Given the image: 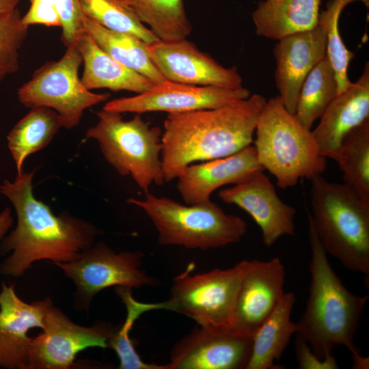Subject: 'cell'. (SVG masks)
Wrapping results in <instances>:
<instances>
[{
  "label": "cell",
  "mask_w": 369,
  "mask_h": 369,
  "mask_svg": "<svg viewBox=\"0 0 369 369\" xmlns=\"http://www.w3.org/2000/svg\"><path fill=\"white\" fill-rule=\"evenodd\" d=\"M34 172H23L14 182L4 180L0 192L13 204L15 229L0 245V254L12 253L0 264L2 274L20 277L40 260L68 262L94 244L101 231L90 222L67 213L55 215L33 193Z\"/></svg>",
  "instance_id": "obj_1"
},
{
  "label": "cell",
  "mask_w": 369,
  "mask_h": 369,
  "mask_svg": "<svg viewBox=\"0 0 369 369\" xmlns=\"http://www.w3.org/2000/svg\"><path fill=\"white\" fill-rule=\"evenodd\" d=\"M266 99L254 94L224 106L168 113L161 135L165 182L187 165L232 155L251 145Z\"/></svg>",
  "instance_id": "obj_2"
},
{
  "label": "cell",
  "mask_w": 369,
  "mask_h": 369,
  "mask_svg": "<svg viewBox=\"0 0 369 369\" xmlns=\"http://www.w3.org/2000/svg\"><path fill=\"white\" fill-rule=\"evenodd\" d=\"M311 248L309 297L304 312L297 322V333L320 359L342 345L351 358L360 355L354 343L361 316L369 295L351 292L332 269L310 218L308 216Z\"/></svg>",
  "instance_id": "obj_3"
},
{
  "label": "cell",
  "mask_w": 369,
  "mask_h": 369,
  "mask_svg": "<svg viewBox=\"0 0 369 369\" xmlns=\"http://www.w3.org/2000/svg\"><path fill=\"white\" fill-rule=\"evenodd\" d=\"M310 181L312 213L307 212L327 254L369 284V203L346 184L316 174Z\"/></svg>",
  "instance_id": "obj_4"
},
{
  "label": "cell",
  "mask_w": 369,
  "mask_h": 369,
  "mask_svg": "<svg viewBox=\"0 0 369 369\" xmlns=\"http://www.w3.org/2000/svg\"><path fill=\"white\" fill-rule=\"evenodd\" d=\"M254 133L258 161L275 178L279 187L295 186L299 179L309 180L325 172L326 158L312 130L286 109L278 96L266 100Z\"/></svg>",
  "instance_id": "obj_5"
},
{
  "label": "cell",
  "mask_w": 369,
  "mask_h": 369,
  "mask_svg": "<svg viewBox=\"0 0 369 369\" xmlns=\"http://www.w3.org/2000/svg\"><path fill=\"white\" fill-rule=\"evenodd\" d=\"M127 202L148 216L158 232V241L163 246L201 250L219 248L239 242L247 230L241 217L226 213L211 200L182 204L148 191L143 200L131 197Z\"/></svg>",
  "instance_id": "obj_6"
},
{
  "label": "cell",
  "mask_w": 369,
  "mask_h": 369,
  "mask_svg": "<svg viewBox=\"0 0 369 369\" xmlns=\"http://www.w3.org/2000/svg\"><path fill=\"white\" fill-rule=\"evenodd\" d=\"M96 114L98 122L85 137L98 143L105 160L120 175L131 176L145 193L152 184L163 185L161 128L150 126L138 113L129 120L103 109Z\"/></svg>",
  "instance_id": "obj_7"
},
{
  "label": "cell",
  "mask_w": 369,
  "mask_h": 369,
  "mask_svg": "<svg viewBox=\"0 0 369 369\" xmlns=\"http://www.w3.org/2000/svg\"><path fill=\"white\" fill-rule=\"evenodd\" d=\"M249 260L234 266L192 275L193 263L176 275L167 300L169 310L183 314L198 325L233 328L234 313L238 290Z\"/></svg>",
  "instance_id": "obj_8"
},
{
  "label": "cell",
  "mask_w": 369,
  "mask_h": 369,
  "mask_svg": "<svg viewBox=\"0 0 369 369\" xmlns=\"http://www.w3.org/2000/svg\"><path fill=\"white\" fill-rule=\"evenodd\" d=\"M82 64L76 44L66 47L59 59L46 62L19 87L18 100L31 109L45 107L53 109L66 128L77 126L85 110L110 97L109 93H94L83 85L79 77Z\"/></svg>",
  "instance_id": "obj_9"
},
{
  "label": "cell",
  "mask_w": 369,
  "mask_h": 369,
  "mask_svg": "<svg viewBox=\"0 0 369 369\" xmlns=\"http://www.w3.org/2000/svg\"><path fill=\"white\" fill-rule=\"evenodd\" d=\"M144 254L141 251L116 253L107 244L98 243L85 249L74 260L53 263L77 287L74 305L88 310L94 297L111 286L137 288L154 286L158 280L141 269Z\"/></svg>",
  "instance_id": "obj_10"
},
{
  "label": "cell",
  "mask_w": 369,
  "mask_h": 369,
  "mask_svg": "<svg viewBox=\"0 0 369 369\" xmlns=\"http://www.w3.org/2000/svg\"><path fill=\"white\" fill-rule=\"evenodd\" d=\"M43 332L31 338L27 369H68L79 352L89 347L108 348L119 328L107 322L83 327L70 320L49 298L44 300Z\"/></svg>",
  "instance_id": "obj_11"
},
{
  "label": "cell",
  "mask_w": 369,
  "mask_h": 369,
  "mask_svg": "<svg viewBox=\"0 0 369 369\" xmlns=\"http://www.w3.org/2000/svg\"><path fill=\"white\" fill-rule=\"evenodd\" d=\"M253 337L233 328L200 326L178 340L165 369H246Z\"/></svg>",
  "instance_id": "obj_12"
},
{
  "label": "cell",
  "mask_w": 369,
  "mask_h": 369,
  "mask_svg": "<svg viewBox=\"0 0 369 369\" xmlns=\"http://www.w3.org/2000/svg\"><path fill=\"white\" fill-rule=\"evenodd\" d=\"M250 95L243 87L198 86L165 80L136 96L107 101L102 109L121 113H183L220 107Z\"/></svg>",
  "instance_id": "obj_13"
},
{
  "label": "cell",
  "mask_w": 369,
  "mask_h": 369,
  "mask_svg": "<svg viewBox=\"0 0 369 369\" xmlns=\"http://www.w3.org/2000/svg\"><path fill=\"white\" fill-rule=\"evenodd\" d=\"M149 57L165 80L198 86L243 87L236 66L226 68L187 39L147 44Z\"/></svg>",
  "instance_id": "obj_14"
},
{
  "label": "cell",
  "mask_w": 369,
  "mask_h": 369,
  "mask_svg": "<svg viewBox=\"0 0 369 369\" xmlns=\"http://www.w3.org/2000/svg\"><path fill=\"white\" fill-rule=\"evenodd\" d=\"M275 81L286 109L295 113L301 85L312 68L327 55V20L320 11L317 25L277 40L273 49Z\"/></svg>",
  "instance_id": "obj_15"
},
{
  "label": "cell",
  "mask_w": 369,
  "mask_h": 369,
  "mask_svg": "<svg viewBox=\"0 0 369 369\" xmlns=\"http://www.w3.org/2000/svg\"><path fill=\"white\" fill-rule=\"evenodd\" d=\"M225 203L246 211L260 228L264 245L269 247L283 236H293L296 209L278 196L269 178L260 171L247 180L218 192Z\"/></svg>",
  "instance_id": "obj_16"
},
{
  "label": "cell",
  "mask_w": 369,
  "mask_h": 369,
  "mask_svg": "<svg viewBox=\"0 0 369 369\" xmlns=\"http://www.w3.org/2000/svg\"><path fill=\"white\" fill-rule=\"evenodd\" d=\"M285 268L279 258L249 260L238 290L233 328L254 337L284 294Z\"/></svg>",
  "instance_id": "obj_17"
},
{
  "label": "cell",
  "mask_w": 369,
  "mask_h": 369,
  "mask_svg": "<svg viewBox=\"0 0 369 369\" xmlns=\"http://www.w3.org/2000/svg\"><path fill=\"white\" fill-rule=\"evenodd\" d=\"M263 170L249 145L226 157L187 165L176 178L177 189L186 204L203 203L219 187L243 182Z\"/></svg>",
  "instance_id": "obj_18"
},
{
  "label": "cell",
  "mask_w": 369,
  "mask_h": 369,
  "mask_svg": "<svg viewBox=\"0 0 369 369\" xmlns=\"http://www.w3.org/2000/svg\"><path fill=\"white\" fill-rule=\"evenodd\" d=\"M44 303H27L16 293L14 284H1L0 292V367L27 369L31 338L28 331L43 329Z\"/></svg>",
  "instance_id": "obj_19"
},
{
  "label": "cell",
  "mask_w": 369,
  "mask_h": 369,
  "mask_svg": "<svg viewBox=\"0 0 369 369\" xmlns=\"http://www.w3.org/2000/svg\"><path fill=\"white\" fill-rule=\"evenodd\" d=\"M369 119V64L358 80L338 94L312 131L320 153L325 158L333 153L353 128Z\"/></svg>",
  "instance_id": "obj_20"
},
{
  "label": "cell",
  "mask_w": 369,
  "mask_h": 369,
  "mask_svg": "<svg viewBox=\"0 0 369 369\" xmlns=\"http://www.w3.org/2000/svg\"><path fill=\"white\" fill-rule=\"evenodd\" d=\"M76 45L83 64L81 80L87 89L107 88L115 92L128 91L138 94L154 85L146 77L125 66L107 53L86 32L83 31L79 36Z\"/></svg>",
  "instance_id": "obj_21"
},
{
  "label": "cell",
  "mask_w": 369,
  "mask_h": 369,
  "mask_svg": "<svg viewBox=\"0 0 369 369\" xmlns=\"http://www.w3.org/2000/svg\"><path fill=\"white\" fill-rule=\"evenodd\" d=\"M321 0H263L251 14L256 33L278 40L314 28Z\"/></svg>",
  "instance_id": "obj_22"
},
{
  "label": "cell",
  "mask_w": 369,
  "mask_h": 369,
  "mask_svg": "<svg viewBox=\"0 0 369 369\" xmlns=\"http://www.w3.org/2000/svg\"><path fill=\"white\" fill-rule=\"evenodd\" d=\"M293 292H284L276 307L259 327L253 337L251 357L246 369H273L292 336L297 333V323L290 316L295 302Z\"/></svg>",
  "instance_id": "obj_23"
},
{
  "label": "cell",
  "mask_w": 369,
  "mask_h": 369,
  "mask_svg": "<svg viewBox=\"0 0 369 369\" xmlns=\"http://www.w3.org/2000/svg\"><path fill=\"white\" fill-rule=\"evenodd\" d=\"M82 25L83 31L120 63L146 77L154 85L165 81L152 62L147 44L137 37L107 29L85 14Z\"/></svg>",
  "instance_id": "obj_24"
},
{
  "label": "cell",
  "mask_w": 369,
  "mask_h": 369,
  "mask_svg": "<svg viewBox=\"0 0 369 369\" xmlns=\"http://www.w3.org/2000/svg\"><path fill=\"white\" fill-rule=\"evenodd\" d=\"M62 127L59 115L45 107L31 108L14 126L7 139L17 175L23 172V165L27 156L48 146Z\"/></svg>",
  "instance_id": "obj_25"
},
{
  "label": "cell",
  "mask_w": 369,
  "mask_h": 369,
  "mask_svg": "<svg viewBox=\"0 0 369 369\" xmlns=\"http://www.w3.org/2000/svg\"><path fill=\"white\" fill-rule=\"evenodd\" d=\"M328 158L338 165L344 183L369 203V119L349 131Z\"/></svg>",
  "instance_id": "obj_26"
},
{
  "label": "cell",
  "mask_w": 369,
  "mask_h": 369,
  "mask_svg": "<svg viewBox=\"0 0 369 369\" xmlns=\"http://www.w3.org/2000/svg\"><path fill=\"white\" fill-rule=\"evenodd\" d=\"M159 40L187 39L192 31L183 0H123Z\"/></svg>",
  "instance_id": "obj_27"
},
{
  "label": "cell",
  "mask_w": 369,
  "mask_h": 369,
  "mask_svg": "<svg viewBox=\"0 0 369 369\" xmlns=\"http://www.w3.org/2000/svg\"><path fill=\"white\" fill-rule=\"evenodd\" d=\"M338 95L335 71L326 56L309 72L300 89L295 111L299 122L312 130Z\"/></svg>",
  "instance_id": "obj_28"
},
{
  "label": "cell",
  "mask_w": 369,
  "mask_h": 369,
  "mask_svg": "<svg viewBox=\"0 0 369 369\" xmlns=\"http://www.w3.org/2000/svg\"><path fill=\"white\" fill-rule=\"evenodd\" d=\"M132 289L118 286L116 293L126 309V317L123 324L108 341V347L116 353L120 369H165V365L150 364L144 362L137 353L130 332L135 321L145 312L155 310H169L167 301L159 303H143L135 300Z\"/></svg>",
  "instance_id": "obj_29"
},
{
  "label": "cell",
  "mask_w": 369,
  "mask_h": 369,
  "mask_svg": "<svg viewBox=\"0 0 369 369\" xmlns=\"http://www.w3.org/2000/svg\"><path fill=\"white\" fill-rule=\"evenodd\" d=\"M83 14L110 30L135 36L147 44L159 40L123 0H79Z\"/></svg>",
  "instance_id": "obj_30"
},
{
  "label": "cell",
  "mask_w": 369,
  "mask_h": 369,
  "mask_svg": "<svg viewBox=\"0 0 369 369\" xmlns=\"http://www.w3.org/2000/svg\"><path fill=\"white\" fill-rule=\"evenodd\" d=\"M355 1L368 7L369 0H329L323 10L327 20V56L335 71L338 94L345 91L352 83L348 77V68L355 53L348 50L340 34L339 19L344 8Z\"/></svg>",
  "instance_id": "obj_31"
},
{
  "label": "cell",
  "mask_w": 369,
  "mask_h": 369,
  "mask_svg": "<svg viewBox=\"0 0 369 369\" xmlns=\"http://www.w3.org/2000/svg\"><path fill=\"white\" fill-rule=\"evenodd\" d=\"M17 8L0 15V83L19 69V51L28 33Z\"/></svg>",
  "instance_id": "obj_32"
},
{
  "label": "cell",
  "mask_w": 369,
  "mask_h": 369,
  "mask_svg": "<svg viewBox=\"0 0 369 369\" xmlns=\"http://www.w3.org/2000/svg\"><path fill=\"white\" fill-rule=\"evenodd\" d=\"M61 20L62 41L68 47L76 44L84 31L82 25L83 12L79 0H55Z\"/></svg>",
  "instance_id": "obj_33"
},
{
  "label": "cell",
  "mask_w": 369,
  "mask_h": 369,
  "mask_svg": "<svg viewBox=\"0 0 369 369\" xmlns=\"http://www.w3.org/2000/svg\"><path fill=\"white\" fill-rule=\"evenodd\" d=\"M22 22L27 27L33 25L61 27L55 0H30V6L22 16Z\"/></svg>",
  "instance_id": "obj_34"
},
{
  "label": "cell",
  "mask_w": 369,
  "mask_h": 369,
  "mask_svg": "<svg viewBox=\"0 0 369 369\" xmlns=\"http://www.w3.org/2000/svg\"><path fill=\"white\" fill-rule=\"evenodd\" d=\"M295 355L299 369H338L333 354L320 359L312 351L308 342L299 333L295 340Z\"/></svg>",
  "instance_id": "obj_35"
},
{
  "label": "cell",
  "mask_w": 369,
  "mask_h": 369,
  "mask_svg": "<svg viewBox=\"0 0 369 369\" xmlns=\"http://www.w3.org/2000/svg\"><path fill=\"white\" fill-rule=\"evenodd\" d=\"M13 219L10 208H5L0 213V241L2 240L9 228L12 226Z\"/></svg>",
  "instance_id": "obj_36"
},
{
  "label": "cell",
  "mask_w": 369,
  "mask_h": 369,
  "mask_svg": "<svg viewBox=\"0 0 369 369\" xmlns=\"http://www.w3.org/2000/svg\"><path fill=\"white\" fill-rule=\"evenodd\" d=\"M20 0H0V15L5 14L17 9Z\"/></svg>",
  "instance_id": "obj_37"
},
{
  "label": "cell",
  "mask_w": 369,
  "mask_h": 369,
  "mask_svg": "<svg viewBox=\"0 0 369 369\" xmlns=\"http://www.w3.org/2000/svg\"><path fill=\"white\" fill-rule=\"evenodd\" d=\"M353 368L355 369H368L369 368L368 357H364L361 354L352 358Z\"/></svg>",
  "instance_id": "obj_38"
}]
</instances>
